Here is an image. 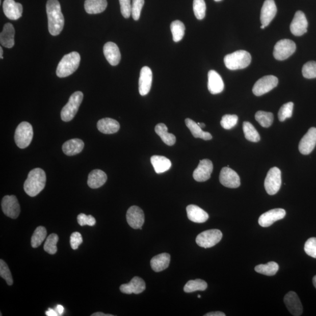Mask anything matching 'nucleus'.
Wrapping results in <instances>:
<instances>
[{
	"label": "nucleus",
	"instance_id": "nucleus-52",
	"mask_svg": "<svg viewBox=\"0 0 316 316\" xmlns=\"http://www.w3.org/2000/svg\"><path fill=\"white\" fill-rule=\"evenodd\" d=\"M46 315L47 316H58L59 315L56 309H49L46 311Z\"/></svg>",
	"mask_w": 316,
	"mask_h": 316
},
{
	"label": "nucleus",
	"instance_id": "nucleus-10",
	"mask_svg": "<svg viewBox=\"0 0 316 316\" xmlns=\"http://www.w3.org/2000/svg\"><path fill=\"white\" fill-rule=\"evenodd\" d=\"M278 84V78L272 75H269L259 78L255 83L253 87L252 92L256 96H262L276 88Z\"/></svg>",
	"mask_w": 316,
	"mask_h": 316
},
{
	"label": "nucleus",
	"instance_id": "nucleus-11",
	"mask_svg": "<svg viewBox=\"0 0 316 316\" xmlns=\"http://www.w3.org/2000/svg\"><path fill=\"white\" fill-rule=\"evenodd\" d=\"M2 207L4 213L11 219H17L20 214V205L17 197L14 195L4 197Z\"/></svg>",
	"mask_w": 316,
	"mask_h": 316
},
{
	"label": "nucleus",
	"instance_id": "nucleus-53",
	"mask_svg": "<svg viewBox=\"0 0 316 316\" xmlns=\"http://www.w3.org/2000/svg\"><path fill=\"white\" fill-rule=\"evenodd\" d=\"M205 316H226L223 312L221 311H213L210 312V313H208L204 315Z\"/></svg>",
	"mask_w": 316,
	"mask_h": 316
},
{
	"label": "nucleus",
	"instance_id": "nucleus-2",
	"mask_svg": "<svg viewBox=\"0 0 316 316\" xmlns=\"http://www.w3.org/2000/svg\"><path fill=\"white\" fill-rule=\"evenodd\" d=\"M46 180V174L43 170L41 168L32 170L23 186L25 193L31 197L37 196L45 188Z\"/></svg>",
	"mask_w": 316,
	"mask_h": 316
},
{
	"label": "nucleus",
	"instance_id": "nucleus-23",
	"mask_svg": "<svg viewBox=\"0 0 316 316\" xmlns=\"http://www.w3.org/2000/svg\"><path fill=\"white\" fill-rule=\"evenodd\" d=\"M224 84L220 75L215 70H210L208 73V89L212 94H217L223 92Z\"/></svg>",
	"mask_w": 316,
	"mask_h": 316
},
{
	"label": "nucleus",
	"instance_id": "nucleus-26",
	"mask_svg": "<svg viewBox=\"0 0 316 316\" xmlns=\"http://www.w3.org/2000/svg\"><path fill=\"white\" fill-rule=\"evenodd\" d=\"M15 29L10 23H7L3 27V31L0 34L1 44L7 48H11L14 45Z\"/></svg>",
	"mask_w": 316,
	"mask_h": 316
},
{
	"label": "nucleus",
	"instance_id": "nucleus-60",
	"mask_svg": "<svg viewBox=\"0 0 316 316\" xmlns=\"http://www.w3.org/2000/svg\"><path fill=\"white\" fill-rule=\"evenodd\" d=\"M215 1L216 2H221V0H215Z\"/></svg>",
	"mask_w": 316,
	"mask_h": 316
},
{
	"label": "nucleus",
	"instance_id": "nucleus-4",
	"mask_svg": "<svg viewBox=\"0 0 316 316\" xmlns=\"http://www.w3.org/2000/svg\"><path fill=\"white\" fill-rule=\"evenodd\" d=\"M224 62L226 68L231 70L243 69L250 65L251 56L247 51L240 50L235 51L224 57Z\"/></svg>",
	"mask_w": 316,
	"mask_h": 316
},
{
	"label": "nucleus",
	"instance_id": "nucleus-19",
	"mask_svg": "<svg viewBox=\"0 0 316 316\" xmlns=\"http://www.w3.org/2000/svg\"><path fill=\"white\" fill-rule=\"evenodd\" d=\"M277 13L274 0H266L260 12V22L266 27L270 25Z\"/></svg>",
	"mask_w": 316,
	"mask_h": 316
},
{
	"label": "nucleus",
	"instance_id": "nucleus-56",
	"mask_svg": "<svg viewBox=\"0 0 316 316\" xmlns=\"http://www.w3.org/2000/svg\"><path fill=\"white\" fill-rule=\"evenodd\" d=\"M3 50L2 47H0V58H1V59H3Z\"/></svg>",
	"mask_w": 316,
	"mask_h": 316
},
{
	"label": "nucleus",
	"instance_id": "nucleus-38",
	"mask_svg": "<svg viewBox=\"0 0 316 316\" xmlns=\"http://www.w3.org/2000/svg\"><path fill=\"white\" fill-rule=\"evenodd\" d=\"M243 127L245 137L248 141L253 142H258L260 141V137L258 132L250 122H244Z\"/></svg>",
	"mask_w": 316,
	"mask_h": 316
},
{
	"label": "nucleus",
	"instance_id": "nucleus-21",
	"mask_svg": "<svg viewBox=\"0 0 316 316\" xmlns=\"http://www.w3.org/2000/svg\"><path fill=\"white\" fill-rule=\"evenodd\" d=\"M152 83V72L148 66L141 70L139 79V92L141 96L147 95L151 90Z\"/></svg>",
	"mask_w": 316,
	"mask_h": 316
},
{
	"label": "nucleus",
	"instance_id": "nucleus-29",
	"mask_svg": "<svg viewBox=\"0 0 316 316\" xmlns=\"http://www.w3.org/2000/svg\"><path fill=\"white\" fill-rule=\"evenodd\" d=\"M84 142L80 139L70 140L63 145V152L66 155L73 156L81 153L84 148Z\"/></svg>",
	"mask_w": 316,
	"mask_h": 316
},
{
	"label": "nucleus",
	"instance_id": "nucleus-12",
	"mask_svg": "<svg viewBox=\"0 0 316 316\" xmlns=\"http://www.w3.org/2000/svg\"><path fill=\"white\" fill-rule=\"evenodd\" d=\"M126 221L129 226L134 229H140L143 226L145 217L144 212L136 205L129 207L126 215Z\"/></svg>",
	"mask_w": 316,
	"mask_h": 316
},
{
	"label": "nucleus",
	"instance_id": "nucleus-17",
	"mask_svg": "<svg viewBox=\"0 0 316 316\" xmlns=\"http://www.w3.org/2000/svg\"><path fill=\"white\" fill-rule=\"evenodd\" d=\"M286 216V211L283 208H275L264 213L260 216L258 223L260 226L268 227L276 221L282 220Z\"/></svg>",
	"mask_w": 316,
	"mask_h": 316
},
{
	"label": "nucleus",
	"instance_id": "nucleus-18",
	"mask_svg": "<svg viewBox=\"0 0 316 316\" xmlns=\"http://www.w3.org/2000/svg\"><path fill=\"white\" fill-rule=\"evenodd\" d=\"M284 303L288 310L295 316H300L303 313V306L297 294L291 291L284 296Z\"/></svg>",
	"mask_w": 316,
	"mask_h": 316
},
{
	"label": "nucleus",
	"instance_id": "nucleus-44",
	"mask_svg": "<svg viewBox=\"0 0 316 316\" xmlns=\"http://www.w3.org/2000/svg\"><path fill=\"white\" fill-rule=\"evenodd\" d=\"M239 117L236 115L226 114L221 118L220 124L225 129H231L234 128L238 122Z\"/></svg>",
	"mask_w": 316,
	"mask_h": 316
},
{
	"label": "nucleus",
	"instance_id": "nucleus-5",
	"mask_svg": "<svg viewBox=\"0 0 316 316\" xmlns=\"http://www.w3.org/2000/svg\"><path fill=\"white\" fill-rule=\"evenodd\" d=\"M84 99V94L82 92H74L69 98V100L62 110L61 116L63 121L69 122L73 120L76 116Z\"/></svg>",
	"mask_w": 316,
	"mask_h": 316
},
{
	"label": "nucleus",
	"instance_id": "nucleus-13",
	"mask_svg": "<svg viewBox=\"0 0 316 316\" xmlns=\"http://www.w3.org/2000/svg\"><path fill=\"white\" fill-rule=\"evenodd\" d=\"M219 179L224 187L228 188H237L241 185L238 174L229 167H224L221 169Z\"/></svg>",
	"mask_w": 316,
	"mask_h": 316
},
{
	"label": "nucleus",
	"instance_id": "nucleus-47",
	"mask_svg": "<svg viewBox=\"0 0 316 316\" xmlns=\"http://www.w3.org/2000/svg\"><path fill=\"white\" fill-rule=\"evenodd\" d=\"M144 3V0H133L131 15L134 20L138 21L140 19Z\"/></svg>",
	"mask_w": 316,
	"mask_h": 316
},
{
	"label": "nucleus",
	"instance_id": "nucleus-32",
	"mask_svg": "<svg viewBox=\"0 0 316 316\" xmlns=\"http://www.w3.org/2000/svg\"><path fill=\"white\" fill-rule=\"evenodd\" d=\"M151 162L154 170L157 174L167 172L172 167L171 161L163 156H152Z\"/></svg>",
	"mask_w": 316,
	"mask_h": 316
},
{
	"label": "nucleus",
	"instance_id": "nucleus-57",
	"mask_svg": "<svg viewBox=\"0 0 316 316\" xmlns=\"http://www.w3.org/2000/svg\"><path fill=\"white\" fill-rule=\"evenodd\" d=\"M197 124H198L201 128H204L205 126V125L204 123H200V122H198Z\"/></svg>",
	"mask_w": 316,
	"mask_h": 316
},
{
	"label": "nucleus",
	"instance_id": "nucleus-39",
	"mask_svg": "<svg viewBox=\"0 0 316 316\" xmlns=\"http://www.w3.org/2000/svg\"><path fill=\"white\" fill-rule=\"evenodd\" d=\"M255 120L264 128L270 127L273 123L274 114L272 113L258 111L255 114Z\"/></svg>",
	"mask_w": 316,
	"mask_h": 316
},
{
	"label": "nucleus",
	"instance_id": "nucleus-25",
	"mask_svg": "<svg viewBox=\"0 0 316 316\" xmlns=\"http://www.w3.org/2000/svg\"><path fill=\"white\" fill-rule=\"evenodd\" d=\"M187 212L188 219L194 223H203L209 218L208 213L196 205H189Z\"/></svg>",
	"mask_w": 316,
	"mask_h": 316
},
{
	"label": "nucleus",
	"instance_id": "nucleus-24",
	"mask_svg": "<svg viewBox=\"0 0 316 316\" xmlns=\"http://www.w3.org/2000/svg\"><path fill=\"white\" fill-rule=\"evenodd\" d=\"M103 52L107 61L112 66H117L121 61V54L118 46L112 42L106 43Z\"/></svg>",
	"mask_w": 316,
	"mask_h": 316
},
{
	"label": "nucleus",
	"instance_id": "nucleus-40",
	"mask_svg": "<svg viewBox=\"0 0 316 316\" xmlns=\"http://www.w3.org/2000/svg\"><path fill=\"white\" fill-rule=\"evenodd\" d=\"M46 235L47 231L44 227H38L31 237L32 247L36 248L40 246L43 241L46 239Z\"/></svg>",
	"mask_w": 316,
	"mask_h": 316
},
{
	"label": "nucleus",
	"instance_id": "nucleus-1",
	"mask_svg": "<svg viewBox=\"0 0 316 316\" xmlns=\"http://www.w3.org/2000/svg\"><path fill=\"white\" fill-rule=\"evenodd\" d=\"M46 9L49 33L53 36H57L61 34L65 23L60 3L58 0H48Z\"/></svg>",
	"mask_w": 316,
	"mask_h": 316
},
{
	"label": "nucleus",
	"instance_id": "nucleus-51",
	"mask_svg": "<svg viewBox=\"0 0 316 316\" xmlns=\"http://www.w3.org/2000/svg\"><path fill=\"white\" fill-rule=\"evenodd\" d=\"M83 243L82 236L81 233L74 232L70 236V243L73 250H77L78 246Z\"/></svg>",
	"mask_w": 316,
	"mask_h": 316
},
{
	"label": "nucleus",
	"instance_id": "nucleus-7",
	"mask_svg": "<svg viewBox=\"0 0 316 316\" xmlns=\"http://www.w3.org/2000/svg\"><path fill=\"white\" fill-rule=\"evenodd\" d=\"M281 171L277 167L271 168L268 172L265 180V189L268 195H274L277 193L281 187Z\"/></svg>",
	"mask_w": 316,
	"mask_h": 316
},
{
	"label": "nucleus",
	"instance_id": "nucleus-28",
	"mask_svg": "<svg viewBox=\"0 0 316 316\" xmlns=\"http://www.w3.org/2000/svg\"><path fill=\"white\" fill-rule=\"evenodd\" d=\"M108 180L105 172L100 169H95L89 173L88 180L89 187L92 189H97L102 187Z\"/></svg>",
	"mask_w": 316,
	"mask_h": 316
},
{
	"label": "nucleus",
	"instance_id": "nucleus-3",
	"mask_svg": "<svg viewBox=\"0 0 316 316\" xmlns=\"http://www.w3.org/2000/svg\"><path fill=\"white\" fill-rule=\"evenodd\" d=\"M81 56L76 52L66 54L62 58L57 67V74L59 77H66L73 74L78 68Z\"/></svg>",
	"mask_w": 316,
	"mask_h": 316
},
{
	"label": "nucleus",
	"instance_id": "nucleus-36",
	"mask_svg": "<svg viewBox=\"0 0 316 316\" xmlns=\"http://www.w3.org/2000/svg\"><path fill=\"white\" fill-rule=\"evenodd\" d=\"M207 287V283L203 280L200 279L191 280L185 284L184 291L187 293H192L196 291H204Z\"/></svg>",
	"mask_w": 316,
	"mask_h": 316
},
{
	"label": "nucleus",
	"instance_id": "nucleus-59",
	"mask_svg": "<svg viewBox=\"0 0 316 316\" xmlns=\"http://www.w3.org/2000/svg\"><path fill=\"white\" fill-rule=\"evenodd\" d=\"M266 26H265V25H261V27H260V29H262V30H263V29H265V28H266Z\"/></svg>",
	"mask_w": 316,
	"mask_h": 316
},
{
	"label": "nucleus",
	"instance_id": "nucleus-42",
	"mask_svg": "<svg viewBox=\"0 0 316 316\" xmlns=\"http://www.w3.org/2000/svg\"><path fill=\"white\" fill-rule=\"evenodd\" d=\"M206 5L204 0H194L193 1V11L197 19L201 20L205 17Z\"/></svg>",
	"mask_w": 316,
	"mask_h": 316
},
{
	"label": "nucleus",
	"instance_id": "nucleus-6",
	"mask_svg": "<svg viewBox=\"0 0 316 316\" xmlns=\"http://www.w3.org/2000/svg\"><path fill=\"white\" fill-rule=\"evenodd\" d=\"M34 136L33 126L28 122L19 124L15 130V141L19 148H25L30 145Z\"/></svg>",
	"mask_w": 316,
	"mask_h": 316
},
{
	"label": "nucleus",
	"instance_id": "nucleus-48",
	"mask_svg": "<svg viewBox=\"0 0 316 316\" xmlns=\"http://www.w3.org/2000/svg\"><path fill=\"white\" fill-rule=\"evenodd\" d=\"M77 222L81 226H94L96 223V220L92 215L87 216L84 213L77 216Z\"/></svg>",
	"mask_w": 316,
	"mask_h": 316
},
{
	"label": "nucleus",
	"instance_id": "nucleus-50",
	"mask_svg": "<svg viewBox=\"0 0 316 316\" xmlns=\"http://www.w3.org/2000/svg\"><path fill=\"white\" fill-rule=\"evenodd\" d=\"M121 12L125 18H129L131 15L132 3L131 0H119Z\"/></svg>",
	"mask_w": 316,
	"mask_h": 316
},
{
	"label": "nucleus",
	"instance_id": "nucleus-58",
	"mask_svg": "<svg viewBox=\"0 0 316 316\" xmlns=\"http://www.w3.org/2000/svg\"><path fill=\"white\" fill-rule=\"evenodd\" d=\"M313 283L314 287L316 288V275L314 276V278L313 279Z\"/></svg>",
	"mask_w": 316,
	"mask_h": 316
},
{
	"label": "nucleus",
	"instance_id": "nucleus-15",
	"mask_svg": "<svg viewBox=\"0 0 316 316\" xmlns=\"http://www.w3.org/2000/svg\"><path fill=\"white\" fill-rule=\"evenodd\" d=\"M213 165L210 160L204 159L200 161L198 167L193 172V178L199 182H203L210 178Z\"/></svg>",
	"mask_w": 316,
	"mask_h": 316
},
{
	"label": "nucleus",
	"instance_id": "nucleus-27",
	"mask_svg": "<svg viewBox=\"0 0 316 316\" xmlns=\"http://www.w3.org/2000/svg\"><path fill=\"white\" fill-rule=\"evenodd\" d=\"M97 128L106 134H115L120 128L119 122L110 118H102L97 122Z\"/></svg>",
	"mask_w": 316,
	"mask_h": 316
},
{
	"label": "nucleus",
	"instance_id": "nucleus-45",
	"mask_svg": "<svg viewBox=\"0 0 316 316\" xmlns=\"http://www.w3.org/2000/svg\"><path fill=\"white\" fill-rule=\"evenodd\" d=\"M302 74L306 78H316V62L310 61L305 63L303 66Z\"/></svg>",
	"mask_w": 316,
	"mask_h": 316
},
{
	"label": "nucleus",
	"instance_id": "nucleus-16",
	"mask_svg": "<svg viewBox=\"0 0 316 316\" xmlns=\"http://www.w3.org/2000/svg\"><path fill=\"white\" fill-rule=\"evenodd\" d=\"M307 27L308 22L305 14L301 11H298L290 26L292 34L295 36H302L307 33Z\"/></svg>",
	"mask_w": 316,
	"mask_h": 316
},
{
	"label": "nucleus",
	"instance_id": "nucleus-46",
	"mask_svg": "<svg viewBox=\"0 0 316 316\" xmlns=\"http://www.w3.org/2000/svg\"><path fill=\"white\" fill-rule=\"evenodd\" d=\"M0 276L6 280L9 286L13 284V279L10 269L3 259L0 260Z\"/></svg>",
	"mask_w": 316,
	"mask_h": 316
},
{
	"label": "nucleus",
	"instance_id": "nucleus-61",
	"mask_svg": "<svg viewBox=\"0 0 316 316\" xmlns=\"http://www.w3.org/2000/svg\"><path fill=\"white\" fill-rule=\"evenodd\" d=\"M197 297H198L199 298H201V296L200 295H198V296H197Z\"/></svg>",
	"mask_w": 316,
	"mask_h": 316
},
{
	"label": "nucleus",
	"instance_id": "nucleus-20",
	"mask_svg": "<svg viewBox=\"0 0 316 316\" xmlns=\"http://www.w3.org/2000/svg\"><path fill=\"white\" fill-rule=\"evenodd\" d=\"M3 9L6 17L11 20H17L21 17L22 6L20 3H16L14 0H5Z\"/></svg>",
	"mask_w": 316,
	"mask_h": 316
},
{
	"label": "nucleus",
	"instance_id": "nucleus-55",
	"mask_svg": "<svg viewBox=\"0 0 316 316\" xmlns=\"http://www.w3.org/2000/svg\"><path fill=\"white\" fill-rule=\"evenodd\" d=\"M92 316H113L112 314H106L103 313H101V312H97V313H95L92 315Z\"/></svg>",
	"mask_w": 316,
	"mask_h": 316
},
{
	"label": "nucleus",
	"instance_id": "nucleus-22",
	"mask_svg": "<svg viewBox=\"0 0 316 316\" xmlns=\"http://www.w3.org/2000/svg\"><path fill=\"white\" fill-rule=\"evenodd\" d=\"M146 285L144 280L136 276L128 283L121 284L120 289L122 293L131 295L140 294L145 290Z\"/></svg>",
	"mask_w": 316,
	"mask_h": 316
},
{
	"label": "nucleus",
	"instance_id": "nucleus-30",
	"mask_svg": "<svg viewBox=\"0 0 316 316\" xmlns=\"http://www.w3.org/2000/svg\"><path fill=\"white\" fill-rule=\"evenodd\" d=\"M170 261H171V255L168 253H163L152 258L151 266L154 271L160 272L168 268Z\"/></svg>",
	"mask_w": 316,
	"mask_h": 316
},
{
	"label": "nucleus",
	"instance_id": "nucleus-33",
	"mask_svg": "<svg viewBox=\"0 0 316 316\" xmlns=\"http://www.w3.org/2000/svg\"><path fill=\"white\" fill-rule=\"evenodd\" d=\"M185 124L195 138H201V139L205 141L212 139L211 134L203 131L202 128L194 121L190 119V118H187L185 120Z\"/></svg>",
	"mask_w": 316,
	"mask_h": 316
},
{
	"label": "nucleus",
	"instance_id": "nucleus-37",
	"mask_svg": "<svg viewBox=\"0 0 316 316\" xmlns=\"http://www.w3.org/2000/svg\"><path fill=\"white\" fill-rule=\"evenodd\" d=\"M171 30L174 42H179L183 39L185 33V26L182 22L179 20L171 23Z\"/></svg>",
	"mask_w": 316,
	"mask_h": 316
},
{
	"label": "nucleus",
	"instance_id": "nucleus-49",
	"mask_svg": "<svg viewBox=\"0 0 316 316\" xmlns=\"http://www.w3.org/2000/svg\"><path fill=\"white\" fill-rule=\"evenodd\" d=\"M305 251L308 255L316 258V238L308 239L305 245Z\"/></svg>",
	"mask_w": 316,
	"mask_h": 316
},
{
	"label": "nucleus",
	"instance_id": "nucleus-34",
	"mask_svg": "<svg viewBox=\"0 0 316 316\" xmlns=\"http://www.w3.org/2000/svg\"><path fill=\"white\" fill-rule=\"evenodd\" d=\"M168 130L167 125L163 123L157 124L155 128L156 133L161 137L164 143L169 146H172L175 144L176 138L173 134L169 133Z\"/></svg>",
	"mask_w": 316,
	"mask_h": 316
},
{
	"label": "nucleus",
	"instance_id": "nucleus-9",
	"mask_svg": "<svg viewBox=\"0 0 316 316\" xmlns=\"http://www.w3.org/2000/svg\"><path fill=\"white\" fill-rule=\"evenodd\" d=\"M296 49L295 43L290 39H282L274 47V57L278 61H284L293 55Z\"/></svg>",
	"mask_w": 316,
	"mask_h": 316
},
{
	"label": "nucleus",
	"instance_id": "nucleus-8",
	"mask_svg": "<svg viewBox=\"0 0 316 316\" xmlns=\"http://www.w3.org/2000/svg\"><path fill=\"white\" fill-rule=\"evenodd\" d=\"M222 237L223 234L221 231L213 229L201 232L197 236L196 242L200 247L208 248L218 244Z\"/></svg>",
	"mask_w": 316,
	"mask_h": 316
},
{
	"label": "nucleus",
	"instance_id": "nucleus-54",
	"mask_svg": "<svg viewBox=\"0 0 316 316\" xmlns=\"http://www.w3.org/2000/svg\"><path fill=\"white\" fill-rule=\"evenodd\" d=\"M57 310V311H58V313H59V315H62V314L63 313V312H64V307H63V306H62L61 305H58L57 307H56V309H55Z\"/></svg>",
	"mask_w": 316,
	"mask_h": 316
},
{
	"label": "nucleus",
	"instance_id": "nucleus-35",
	"mask_svg": "<svg viewBox=\"0 0 316 316\" xmlns=\"http://www.w3.org/2000/svg\"><path fill=\"white\" fill-rule=\"evenodd\" d=\"M279 270V266L275 262H270L267 264H260L256 266L255 271L258 273L267 275L274 276Z\"/></svg>",
	"mask_w": 316,
	"mask_h": 316
},
{
	"label": "nucleus",
	"instance_id": "nucleus-31",
	"mask_svg": "<svg viewBox=\"0 0 316 316\" xmlns=\"http://www.w3.org/2000/svg\"><path fill=\"white\" fill-rule=\"evenodd\" d=\"M108 7L107 0H86L85 9L87 13L97 14L102 13Z\"/></svg>",
	"mask_w": 316,
	"mask_h": 316
},
{
	"label": "nucleus",
	"instance_id": "nucleus-41",
	"mask_svg": "<svg viewBox=\"0 0 316 316\" xmlns=\"http://www.w3.org/2000/svg\"><path fill=\"white\" fill-rule=\"evenodd\" d=\"M58 241L59 236L56 234H51L47 236L45 241L44 247H43L45 251L51 255L56 254L58 251L57 245Z\"/></svg>",
	"mask_w": 316,
	"mask_h": 316
},
{
	"label": "nucleus",
	"instance_id": "nucleus-14",
	"mask_svg": "<svg viewBox=\"0 0 316 316\" xmlns=\"http://www.w3.org/2000/svg\"><path fill=\"white\" fill-rule=\"evenodd\" d=\"M316 145V128L311 127L300 140L299 150L303 155H309Z\"/></svg>",
	"mask_w": 316,
	"mask_h": 316
},
{
	"label": "nucleus",
	"instance_id": "nucleus-43",
	"mask_svg": "<svg viewBox=\"0 0 316 316\" xmlns=\"http://www.w3.org/2000/svg\"><path fill=\"white\" fill-rule=\"evenodd\" d=\"M294 102H289L283 104L280 108L278 113V118L280 121H285L287 118H291L293 113Z\"/></svg>",
	"mask_w": 316,
	"mask_h": 316
}]
</instances>
